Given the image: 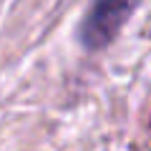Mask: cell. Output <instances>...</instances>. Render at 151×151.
<instances>
[{
	"label": "cell",
	"mask_w": 151,
	"mask_h": 151,
	"mask_svg": "<svg viewBox=\"0 0 151 151\" xmlns=\"http://www.w3.org/2000/svg\"><path fill=\"white\" fill-rule=\"evenodd\" d=\"M139 0H93L81 25V43L88 50H101L119 35Z\"/></svg>",
	"instance_id": "cell-1"
}]
</instances>
